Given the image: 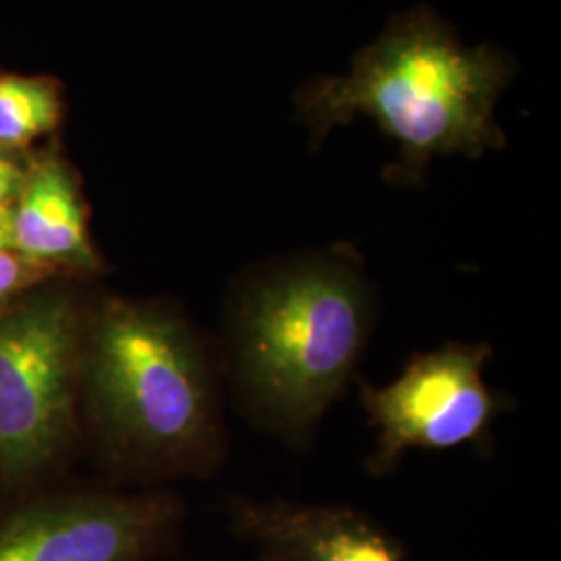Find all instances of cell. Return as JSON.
Returning a JSON list of instances; mask_svg holds the SVG:
<instances>
[{
	"instance_id": "6",
	"label": "cell",
	"mask_w": 561,
	"mask_h": 561,
	"mask_svg": "<svg viewBox=\"0 0 561 561\" xmlns=\"http://www.w3.org/2000/svg\"><path fill=\"white\" fill-rule=\"evenodd\" d=\"M171 520L161 497L42 503L0 522V561H138Z\"/></svg>"
},
{
	"instance_id": "4",
	"label": "cell",
	"mask_w": 561,
	"mask_h": 561,
	"mask_svg": "<svg viewBox=\"0 0 561 561\" xmlns=\"http://www.w3.org/2000/svg\"><path fill=\"white\" fill-rule=\"evenodd\" d=\"M80 322L67 298L0 317V468L21 479L59 449L73 422Z\"/></svg>"
},
{
	"instance_id": "11",
	"label": "cell",
	"mask_w": 561,
	"mask_h": 561,
	"mask_svg": "<svg viewBox=\"0 0 561 561\" xmlns=\"http://www.w3.org/2000/svg\"><path fill=\"white\" fill-rule=\"evenodd\" d=\"M27 167L18 159L13 150L0 148V208L11 206L20 194Z\"/></svg>"
},
{
	"instance_id": "10",
	"label": "cell",
	"mask_w": 561,
	"mask_h": 561,
	"mask_svg": "<svg viewBox=\"0 0 561 561\" xmlns=\"http://www.w3.org/2000/svg\"><path fill=\"white\" fill-rule=\"evenodd\" d=\"M50 268L53 266L21 256L15 250L0 252V306L42 279Z\"/></svg>"
},
{
	"instance_id": "8",
	"label": "cell",
	"mask_w": 561,
	"mask_h": 561,
	"mask_svg": "<svg viewBox=\"0 0 561 561\" xmlns=\"http://www.w3.org/2000/svg\"><path fill=\"white\" fill-rule=\"evenodd\" d=\"M13 250L46 266L96 271L99 256L88 233L78 183L55 159L30 164L11 204Z\"/></svg>"
},
{
	"instance_id": "7",
	"label": "cell",
	"mask_w": 561,
	"mask_h": 561,
	"mask_svg": "<svg viewBox=\"0 0 561 561\" xmlns=\"http://www.w3.org/2000/svg\"><path fill=\"white\" fill-rule=\"evenodd\" d=\"M233 522L261 561H403L381 528L345 507L238 502Z\"/></svg>"
},
{
	"instance_id": "12",
	"label": "cell",
	"mask_w": 561,
	"mask_h": 561,
	"mask_svg": "<svg viewBox=\"0 0 561 561\" xmlns=\"http://www.w3.org/2000/svg\"><path fill=\"white\" fill-rule=\"evenodd\" d=\"M13 250V227H11V206L0 208V252Z\"/></svg>"
},
{
	"instance_id": "9",
	"label": "cell",
	"mask_w": 561,
	"mask_h": 561,
	"mask_svg": "<svg viewBox=\"0 0 561 561\" xmlns=\"http://www.w3.org/2000/svg\"><path fill=\"white\" fill-rule=\"evenodd\" d=\"M62 102L50 80L0 73V148L18 152L59 125Z\"/></svg>"
},
{
	"instance_id": "3",
	"label": "cell",
	"mask_w": 561,
	"mask_h": 561,
	"mask_svg": "<svg viewBox=\"0 0 561 561\" xmlns=\"http://www.w3.org/2000/svg\"><path fill=\"white\" fill-rule=\"evenodd\" d=\"M90 398L115 442L157 458L204 447L213 435V387L194 335L157 308L115 300L92 327Z\"/></svg>"
},
{
	"instance_id": "1",
	"label": "cell",
	"mask_w": 561,
	"mask_h": 561,
	"mask_svg": "<svg viewBox=\"0 0 561 561\" xmlns=\"http://www.w3.org/2000/svg\"><path fill=\"white\" fill-rule=\"evenodd\" d=\"M512 62L493 46L468 48L433 11L419 7L391 21L354 59L347 76L301 85L298 115L317 141L364 115L398 144L401 181H419L435 157L477 159L500 150L495 104Z\"/></svg>"
},
{
	"instance_id": "2",
	"label": "cell",
	"mask_w": 561,
	"mask_h": 561,
	"mask_svg": "<svg viewBox=\"0 0 561 561\" xmlns=\"http://www.w3.org/2000/svg\"><path fill=\"white\" fill-rule=\"evenodd\" d=\"M360 273L335 256L275 268L241 296L236 358L241 389L266 421L304 431L350 381L370 333Z\"/></svg>"
},
{
	"instance_id": "5",
	"label": "cell",
	"mask_w": 561,
	"mask_h": 561,
	"mask_svg": "<svg viewBox=\"0 0 561 561\" xmlns=\"http://www.w3.org/2000/svg\"><path fill=\"white\" fill-rule=\"evenodd\" d=\"M486 360V345L449 341L414 356L396 381L364 385L362 405L377 428L368 470L387 472L412 449L477 442L500 408L482 375Z\"/></svg>"
}]
</instances>
